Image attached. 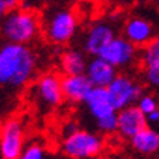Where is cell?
I'll return each mask as SVG.
<instances>
[{
  "mask_svg": "<svg viewBox=\"0 0 159 159\" xmlns=\"http://www.w3.org/2000/svg\"><path fill=\"white\" fill-rule=\"evenodd\" d=\"M37 59L27 44L0 43V85L23 88L33 78Z\"/></svg>",
  "mask_w": 159,
  "mask_h": 159,
  "instance_id": "obj_1",
  "label": "cell"
},
{
  "mask_svg": "<svg viewBox=\"0 0 159 159\" xmlns=\"http://www.w3.org/2000/svg\"><path fill=\"white\" fill-rule=\"evenodd\" d=\"M85 105L88 107V112L95 120L118 113V111L112 105L106 88H95L93 86L92 90L89 92L88 98L85 99Z\"/></svg>",
  "mask_w": 159,
  "mask_h": 159,
  "instance_id": "obj_12",
  "label": "cell"
},
{
  "mask_svg": "<svg viewBox=\"0 0 159 159\" xmlns=\"http://www.w3.org/2000/svg\"><path fill=\"white\" fill-rule=\"evenodd\" d=\"M9 11H10V10H9L6 2H4V0H0V25H2V22L4 20V17L7 16Z\"/></svg>",
  "mask_w": 159,
  "mask_h": 159,
  "instance_id": "obj_22",
  "label": "cell"
},
{
  "mask_svg": "<svg viewBox=\"0 0 159 159\" xmlns=\"http://www.w3.org/2000/svg\"><path fill=\"white\" fill-rule=\"evenodd\" d=\"M141 60L143 63V66L153 62H159V36H155L142 49Z\"/></svg>",
  "mask_w": 159,
  "mask_h": 159,
  "instance_id": "obj_17",
  "label": "cell"
},
{
  "mask_svg": "<svg viewBox=\"0 0 159 159\" xmlns=\"http://www.w3.org/2000/svg\"><path fill=\"white\" fill-rule=\"evenodd\" d=\"M40 32V19L32 10L16 9L7 13L0 25V37L3 42L29 44Z\"/></svg>",
  "mask_w": 159,
  "mask_h": 159,
  "instance_id": "obj_2",
  "label": "cell"
},
{
  "mask_svg": "<svg viewBox=\"0 0 159 159\" xmlns=\"http://www.w3.org/2000/svg\"><path fill=\"white\" fill-rule=\"evenodd\" d=\"M78 16L70 9L55 10L44 22L43 32L49 42L66 44L72 40L78 30Z\"/></svg>",
  "mask_w": 159,
  "mask_h": 159,
  "instance_id": "obj_4",
  "label": "cell"
},
{
  "mask_svg": "<svg viewBox=\"0 0 159 159\" xmlns=\"http://www.w3.org/2000/svg\"><path fill=\"white\" fill-rule=\"evenodd\" d=\"M89 60L86 55L78 49H67L62 53L59 60L60 70L63 76H72V75H83L86 70Z\"/></svg>",
  "mask_w": 159,
  "mask_h": 159,
  "instance_id": "obj_16",
  "label": "cell"
},
{
  "mask_svg": "<svg viewBox=\"0 0 159 159\" xmlns=\"http://www.w3.org/2000/svg\"><path fill=\"white\" fill-rule=\"evenodd\" d=\"M148 126V119L136 107V105L128 106L118 112V133L123 139H132L135 135Z\"/></svg>",
  "mask_w": 159,
  "mask_h": 159,
  "instance_id": "obj_10",
  "label": "cell"
},
{
  "mask_svg": "<svg viewBox=\"0 0 159 159\" xmlns=\"http://www.w3.org/2000/svg\"><path fill=\"white\" fill-rule=\"evenodd\" d=\"M156 125H158V126H159V118H158V123H156Z\"/></svg>",
  "mask_w": 159,
  "mask_h": 159,
  "instance_id": "obj_25",
  "label": "cell"
},
{
  "mask_svg": "<svg viewBox=\"0 0 159 159\" xmlns=\"http://www.w3.org/2000/svg\"><path fill=\"white\" fill-rule=\"evenodd\" d=\"M6 2V4H7L9 10H16V9H19V6H20V0H4Z\"/></svg>",
  "mask_w": 159,
  "mask_h": 159,
  "instance_id": "obj_23",
  "label": "cell"
},
{
  "mask_svg": "<svg viewBox=\"0 0 159 159\" xmlns=\"http://www.w3.org/2000/svg\"><path fill=\"white\" fill-rule=\"evenodd\" d=\"M105 139L90 130L76 129L63 136L60 151L69 159H95L103 152Z\"/></svg>",
  "mask_w": 159,
  "mask_h": 159,
  "instance_id": "obj_3",
  "label": "cell"
},
{
  "mask_svg": "<svg viewBox=\"0 0 159 159\" xmlns=\"http://www.w3.org/2000/svg\"><path fill=\"white\" fill-rule=\"evenodd\" d=\"M106 89L112 105L118 112L135 105L142 95V86L128 75H118Z\"/></svg>",
  "mask_w": 159,
  "mask_h": 159,
  "instance_id": "obj_7",
  "label": "cell"
},
{
  "mask_svg": "<svg viewBox=\"0 0 159 159\" xmlns=\"http://www.w3.org/2000/svg\"><path fill=\"white\" fill-rule=\"evenodd\" d=\"M96 128L105 135L118 132V113H113L111 116H106L103 119L96 120Z\"/></svg>",
  "mask_w": 159,
  "mask_h": 159,
  "instance_id": "obj_20",
  "label": "cell"
},
{
  "mask_svg": "<svg viewBox=\"0 0 159 159\" xmlns=\"http://www.w3.org/2000/svg\"><path fill=\"white\" fill-rule=\"evenodd\" d=\"M26 148V129L19 118L3 122L0 136V159H17Z\"/></svg>",
  "mask_w": 159,
  "mask_h": 159,
  "instance_id": "obj_6",
  "label": "cell"
},
{
  "mask_svg": "<svg viewBox=\"0 0 159 159\" xmlns=\"http://www.w3.org/2000/svg\"><path fill=\"white\" fill-rule=\"evenodd\" d=\"M115 37V29H113L111 23L99 20V22L93 23L86 32L85 40H83V50H85L86 55H90L92 57L93 56H99L100 52Z\"/></svg>",
  "mask_w": 159,
  "mask_h": 159,
  "instance_id": "obj_9",
  "label": "cell"
},
{
  "mask_svg": "<svg viewBox=\"0 0 159 159\" xmlns=\"http://www.w3.org/2000/svg\"><path fill=\"white\" fill-rule=\"evenodd\" d=\"M129 142L133 151L143 156H152L159 152V132L152 126H146Z\"/></svg>",
  "mask_w": 159,
  "mask_h": 159,
  "instance_id": "obj_15",
  "label": "cell"
},
{
  "mask_svg": "<svg viewBox=\"0 0 159 159\" xmlns=\"http://www.w3.org/2000/svg\"><path fill=\"white\" fill-rule=\"evenodd\" d=\"M17 159H46V151L39 142H30Z\"/></svg>",
  "mask_w": 159,
  "mask_h": 159,
  "instance_id": "obj_19",
  "label": "cell"
},
{
  "mask_svg": "<svg viewBox=\"0 0 159 159\" xmlns=\"http://www.w3.org/2000/svg\"><path fill=\"white\" fill-rule=\"evenodd\" d=\"M92 83L86 75H72L62 76V89L65 99L72 103H85L89 92L92 90Z\"/></svg>",
  "mask_w": 159,
  "mask_h": 159,
  "instance_id": "obj_13",
  "label": "cell"
},
{
  "mask_svg": "<svg viewBox=\"0 0 159 159\" xmlns=\"http://www.w3.org/2000/svg\"><path fill=\"white\" fill-rule=\"evenodd\" d=\"M85 75L90 80L92 86L107 88L112 83V80L118 76V72H116L115 66H112L111 63L102 59L100 56H93L89 59Z\"/></svg>",
  "mask_w": 159,
  "mask_h": 159,
  "instance_id": "obj_11",
  "label": "cell"
},
{
  "mask_svg": "<svg viewBox=\"0 0 159 159\" xmlns=\"http://www.w3.org/2000/svg\"><path fill=\"white\" fill-rule=\"evenodd\" d=\"M2 130H3V122L0 120V136H2Z\"/></svg>",
  "mask_w": 159,
  "mask_h": 159,
  "instance_id": "obj_24",
  "label": "cell"
},
{
  "mask_svg": "<svg viewBox=\"0 0 159 159\" xmlns=\"http://www.w3.org/2000/svg\"><path fill=\"white\" fill-rule=\"evenodd\" d=\"M30 90L33 93L34 102L44 109H55L60 106L65 100L62 89V76L53 72L42 75L34 82Z\"/></svg>",
  "mask_w": 159,
  "mask_h": 159,
  "instance_id": "obj_5",
  "label": "cell"
},
{
  "mask_svg": "<svg viewBox=\"0 0 159 159\" xmlns=\"http://www.w3.org/2000/svg\"><path fill=\"white\" fill-rule=\"evenodd\" d=\"M136 49H138L136 46H133L128 39L116 36L100 52L99 56L118 69V67L129 66V65H132L136 60V57H138Z\"/></svg>",
  "mask_w": 159,
  "mask_h": 159,
  "instance_id": "obj_8",
  "label": "cell"
},
{
  "mask_svg": "<svg viewBox=\"0 0 159 159\" xmlns=\"http://www.w3.org/2000/svg\"><path fill=\"white\" fill-rule=\"evenodd\" d=\"M123 37L128 39L133 46L143 49L153 39L152 25L143 17H132L125 23Z\"/></svg>",
  "mask_w": 159,
  "mask_h": 159,
  "instance_id": "obj_14",
  "label": "cell"
},
{
  "mask_svg": "<svg viewBox=\"0 0 159 159\" xmlns=\"http://www.w3.org/2000/svg\"><path fill=\"white\" fill-rule=\"evenodd\" d=\"M135 105H136V107L143 113L145 116H149L151 113L159 111L158 99H156L153 95H151V93H142L141 98L138 99V102Z\"/></svg>",
  "mask_w": 159,
  "mask_h": 159,
  "instance_id": "obj_18",
  "label": "cell"
},
{
  "mask_svg": "<svg viewBox=\"0 0 159 159\" xmlns=\"http://www.w3.org/2000/svg\"><path fill=\"white\" fill-rule=\"evenodd\" d=\"M143 79L153 88H159V62H153L143 66Z\"/></svg>",
  "mask_w": 159,
  "mask_h": 159,
  "instance_id": "obj_21",
  "label": "cell"
}]
</instances>
